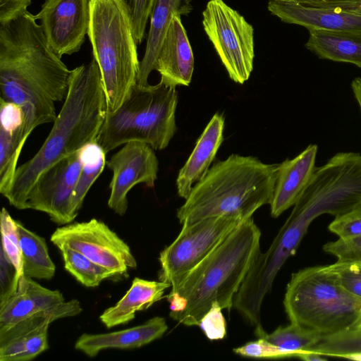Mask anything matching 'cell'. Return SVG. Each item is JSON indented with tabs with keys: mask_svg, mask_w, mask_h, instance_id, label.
I'll return each mask as SVG.
<instances>
[{
	"mask_svg": "<svg viewBox=\"0 0 361 361\" xmlns=\"http://www.w3.org/2000/svg\"><path fill=\"white\" fill-rule=\"evenodd\" d=\"M106 165L113 174L108 206L117 214L123 216L128 205V193L135 185L143 183L149 188L154 186L159 161L150 145L132 141L114 154Z\"/></svg>",
	"mask_w": 361,
	"mask_h": 361,
	"instance_id": "12",
	"label": "cell"
},
{
	"mask_svg": "<svg viewBox=\"0 0 361 361\" xmlns=\"http://www.w3.org/2000/svg\"><path fill=\"white\" fill-rule=\"evenodd\" d=\"M82 311L77 299L33 314L0 332V361H29L49 348V324Z\"/></svg>",
	"mask_w": 361,
	"mask_h": 361,
	"instance_id": "13",
	"label": "cell"
},
{
	"mask_svg": "<svg viewBox=\"0 0 361 361\" xmlns=\"http://www.w3.org/2000/svg\"><path fill=\"white\" fill-rule=\"evenodd\" d=\"M233 352L240 356L255 358L290 357L289 354L263 338L235 348Z\"/></svg>",
	"mask_w": 361,
	"mask_h": 361,
	"instance_id": "34",
	"label": "cell"
},
{
	"mask_svg": "<svg viewBox=\"0 0 361 361\" xmlns=\"http://www.w3.org/2000/svg\"><path fill=\"white\" fill-rule=\"evenodd\" d=\"M353 329L361 330V319L357 322V324H356L355 327Z\"/></svg>",
	"mask_w": 361,
	"mask_h": 361,
	"instance_id": "44",
	"label": "cell"
},
{
	"mask_svg": "<svg viewBox=\"0 0 361 361\" xmlns=\"http://www.w3.org/2000/svg\"><path fill=\"white\" fill-rule=\"evenodd\" d=\"M328 228L338 238L361 234V204L344 214L335 217Z\"/></svg>",
	"mask_w": 361,
	"mask_h": 361,
	"instance_id": "36",
	"label": "cell"
},
{
	"mask_svg": "<svg viewBox=\"0 0 361 361\" xmlns=\"http://www.w3.org/2000/svg\"><path fill=\"white\" fill-rule=\"evenodd\" d=\"M20 276L3 250L0 251V305L6 302L17 291Z\"/></svg>",
	"mask_w": 361,
	"mask_h": 361,
	"instance_id": "35",
	"label": "cell"
},
{
	"mask_svg": "<svg viewBox=\"0 0 361 361\" xmlns=\"http://www.w3.org/2000/svg\"><path fill=\"white\" fill-rule=\"evenodd\" d=\"M305 47L319 59L361 68V30H310Z\"/></svg>",
	"mask_w": 361,
	"mask_h": 361,
	"instance_id": "24",
	"label": "cell"
},
{
	"mask_svg": "<svg viewBox=\"0 0 361 361\" xmlns=\"http://www.w3.org/2000/svg\"><path fill=\"white\" fill-rule=\"evenodd\" d=\"M167 329L165 319L157 316L142 324L121 331L82 334L76 341L75 348L90 357L106 349L137 348L161 338Z\"/></svg>",
	"mask_w": 361,
	"mask_h": 361,
	"instance_id": "20",
	"label": "cell"
},
{
	"mask_svg": "<svg viewBox=\"0 0 361 361\" xmlns=\"http://www.w3.org/2000/svg\"><path fill=\"white\" fill-rule=\"evenodd\" d=\"M268 10L282 22L310 30H361V15L312 5L301 0H269Z\"/></svg>",
	"mask_w": 361,
	"mask_h": 361,
	"instance_id": "15",
	"label": "cell"
},
{
	"mask_svg": "<svg viewBox=\"0 0 361 361\" xmlns=\"http://www.w3.org/2000/svg\"><path fill=\"white\" fill-rule=\"evenodd\" d=\"M296 357L305 361H325L327 360L326 356L310 350L299 353Z\"/></svg>",
	"mask_w": 361,
	"mask_h": 361,
	"instance_id": "40",
	"label": "cell"
},
{
	"mask_svg": "<svg viewBox=\"0 0 361 361\" xmlns=\"http://www.w3.org/2000/svg\"><path fill=\"white\" fill-rule=\"evenodd\" d=\"M170 287L166 282L135 278L126 293L114 306L105 310L99 319L107 328L127 324L135 318L137 312L147 310L161 300L165 290Z\"/></svg>",
	"mask_w": 361,
	"mask_h": 361,
	"instance_id": "23",
	"label": "cell"
},
{
	"mask_svg": "<svg viewBox=\"0 0 361 361\" xmlns=\"http://www.w3.org/2000/svg\"><path fill=\"white\" fill-rule=\"evenodd\" d=\"M194 56L180 16L173 17L154 63V70L164 84L188 86L194 71Z\"/></svg>",
	"mask_w": 361,
	"mask_h": 361,
	"instance_id": "16",
	"label": "cell"
},
{
	"mask_svg": "<svg viewBox=\"0 0 361 361\" xmlns=\"http://www.w3.org/2000/svg\"><path fill=\"white\" fill-rule=\"evenodd\" d=\"M351 88L361 112V77H357L353 80Z\"/></svg>",
	"mask_w": 361,
	"mask_h": 361,
	"instance_id": "41",
	"label": "cell"
},
{
	"mask_svg": "<svg viewBox=\"0 0 361 361\" xmlns=\"http://www.w3.org/2000/svg\"><path fill=\"white\" fill-rule=\"evenodd\" d=\"M28 137L21 108L0 98V192L3 196L10 189Z\"/></svg>",
	"mask_w": 361,
	"mask_h": 361,
	"instance_id": "18",
	"label": "cell"
},
{
	"mask_svg": "<svg viewBox=\"0 0 361 361\" xmlns=\"http://www.w3.org/2000/svg\"><path fill=\"white\" fill-rule=\"evenodd\" d=\"M308 1H313V2H326V1H337V0H305Z\"/></svg>",
	"mask_w": 361,
	"mask_h": 361,
	"instance_id": "43",
	"label": "cell"
},
{
	"mask_svg": "<svg viewBox=\"0 0 361 361\" xmlns=\"http://www.w3.org/2000/svg\"><path fill=\"white\" fill-rule=\"evenodd\" d=\"M301 1L314 6L341 10L361 15V0H337L326 2H313L305 0Z\"/></svg>",
	"mask_w": 361,
	"mask_h": 361,
	"instance_id": "39",
	"label": "cell"
},
{
	"mask_svg": "<svg viewBox=\"0 0 361 361\" xmlns=\"http://www.w3.org/2000/svg\"><path fill=\"white\" fill-rule=\"evenodd\" d=\"M106 154L97 141L86 145L80 150L82 165L71 203L74 219L78 216L88 191L106 164Z\"/></svg>",
	"mask_w": 361,
	"mask_h": 361,
	"instance_id": "26",
	"label": "cell"
},
{
	"mask_svg": "<svg viewBox=\"0 0 361 361\" xmlns=\"http://www.w3.org/2000/svg\"><path fill=\"white\" fill-rule=\"evenodd\" d=\"M1 249L5 255L16 268L20 276L23 275L21 251L16 220L13 219L6 208L0 214Z\"/></svg>",
	"mask_w": 361,
	"mask_h": 361,
	"instance_id": "30",
	"label": "cell"
},
{
	"mask_svg": "<svg viewBox=\"0 0 361 361\" xmlns=\"http://www.w3.org/2000/svg\"><path fill=\"white\" fill-rule=\"evenodd\" d=\"M243 221L221 216L182 224L176 238L159 254V280L176 286Z\"/></svg>",
	"mask_w": 361,
	"mask_h": 361,
	"instance_id": "9",
	"label": "cell"
},
{
	"mask_svg": "<svg viewBox=\"0 0 361 361\" xmlns=\"http://www.w3.org/2000/svg\"><path fill=\"white\" fill-rule=\"evenodd\" d=\"M326 357H344L354 353H361V330L350 329L335 334L322 336L309 348Z\"/></svg>",
	"mask_w": 361,
	"mask_h": 361,
	"instance_id": "29",
	"label": "cell"
},
{
	"mask_svg": "<svg viewBox=\"0 0 361 361\" xmlns=\"http://www.w3.org/2000/svg\"><path fill=\"white\" fill-rule=\"evenodd\" d=\"M23 274L37 279H51L56 266L49 255L46 240L16 220Z\"/></svg>",
	"mask_w": 361,
	"mask_h": 361,
	"instance_id": "25",
	"label": "cell"
},
{
	"mask_svg": "<svg viewBox=\"0 0 361 361\" xmlns=\"http://www.w3.org/2000/svg\"><path fill=\"white\" fill-rule=\"evenodd\" d=\"M277 166L238 154L216 162L178 209L180 224L221 216L251 218L259 207L270 204Z\"/></svg>",
	"mask_w": 361,
	"mask_h": 361,
	"instance_id": "4",
	"label": "cell"
},
{
	"mask_svg": "<svg viewBox=\"0 0 361 361\" xmlns=\"http://www.w3.org/2000/svg\"><path fill=\"white\" fill-rule=\"evenodd\" d=\"M81 165L79 150L46 169L29 190L25 209L44 212L59 225L73 221L71 203Z\"/></svg>",
	"mask_w": 361,
	"mask_h": 361,
	"instance_id": "11",
	"label": "cell"
},
{
	"mask_svg": "<svg viewBox=\"0 0 361 361\" xmlns=\"http://www.w3.org/2000/svg\"><path fill=\"white\" fill-rule=\"evenodd\" d=\"M318 147L309 145L295 158L278 164L271 201V216H279L293 207L309 183L316 168Z\"/></svg>",
	"mask_w": 361,
	"mask_h": 361,
	"instance_id": "17",
	"label": "cell"
},
{
	"mask_svg": "<svg viewBox=\"0 0 361 361\" xmlns=\"http://www.w3.org/2000/svg\"><path fill=\"white\" fill-rule=\"evenodd\" d=\"M224 117L222 114L216 113L178 172L176 187L179 197L185 200L192 188V185L200 180L207 173L224 140Z\"/></svg>",
	"mask_w": 361,
	"mask_h": 361,
	"instance_id": "21",
	"label": "cell"
},
{
	"mask_svg": "<svg viewBox=\"0 0 361 361\" xmlns=\"http://www.w3.org/2000/svg\"><path fill=\"white\" fill-rule=\"evenodd\" d=\"M177 104L175 87L136 83L116 110L106 111L97 142L106 153L132 141L163 149L177 130Z\"/></svg>",
	"mask_w": 361,
	"mask_h": 361,
	"instance_id": "7",
	"label": "cell"
},
{
	"mask_svg": "<svg viewBox=\"0 0 361 361\" xmlns=\"http://www.w3.org/2000/svg\"><path fill=\"white\" fill-rule=\"evenodd\" d=\"M71 73L30 12L0 25V98L21 108L27 135L54 123L55 103L64 101Z\"/></svg>",
	"mask_w": 361,
	"mask_h": 361,
	"instance_id": "1",
	"label": "cell"
},
{
	"mask_svg": "<svg viewBox=\"0 0 361 361\" xmlns=\"http://www.w3.org/2000/svg\"><path fill=\"white\" fill-rule=\"evenodd\" d=\"M343 358L361 361V353H354L345 355Z\"/></svg>",
	"mask_w": 361,
	"mask_h": 361,
	"instance_id": "42",
	"label": "cell"
},
{
	"mask_svg": "<svg viewBox=\"0 0 361 361\" xmlns=\"http://www.w3.org/2000/svg\"><path fill=\"white\" fill-rule=\"evenodd\" d=\"M56 246L66 245L94 262L111 270L116 276L135 268L130 247L103 221L92 219L60 226L51 235Z\"/></svg>",
	"mask_w": 361,
	"mask_h": 361,
	"instance_id": "10",
	"label": "cell"
},
{
	"mask_svg": "<svg viewBox=\"0 0 361 361\" xmlns=\"http://www.w3.org/2000/svg\"><path fill=\"white\" fill-rule=\"evenodd\" d=\"M322 249L335 256L337 261L361 262V234L338 238L335 241L325 243Z\"/></svg>",
	"mask_w": 361,
	"mask_h": 361,
	"instance_id": "32",
	"label": "cell"
},
{
	"mask_svg": "<svg viewBox=\"0 0 361 361\" xmlns=\"http://www.w3.org/2000/svg\"><path fill=\"white\" fill-rule=\"evenodd\" d=\"M63 302L61 292L48 289L23 274L20 277L16 293L0 305V332Z\"/></svg>",
	"mask_w": 361,
	"mask_h": 361,
	"instance_id": "19",
	"label": "cell"
},
{
	"mask_svg": "<svg viewBox=\"0 0 361 361\" xmlns=\"http://www.w3.org/2000/svg\"><path fill=\"white\" fill-rule=\"evenodd\" d=\"M106 111L101 73L93 58L71 70L67 95L49 135L34 157L17 168L4 195L10 204L25 209L29 190L46 169L97 141Z\"/></svg>",
	"mask_w": 361,
	"mask_h": 361,
	"instance_id": "2",
	"label": "cell"
},
{
	"mask_svg": "<svg viewBox=\"0 0 361 361\" xmlns=\"http://www.w3.org/2000/svg\"><path fill=\"white\" fill-rule=\"evenodd\" d=\"M341 284L361 299V262L336 261L329 264Z\"/></svg>",
	"mask_w": 361,
	"mask_h": 361,
	"instance_id": "31",
	"label": "cell"
},
{
	"mask_svg": "<svg viewBox=\"0 0 361 361\" xmlns=\"http://www.w3.org/2000/svg\"><path fill=\"white\" fill-rule=\"evenodd\" d=\"M192 8L190 4L185 0H154L145 51L140 61L137 84H148V77L154 71L155 61L173 17L187 15Z\"/></svg>",
	"mask_w": 361,
	"mask_h": 361,
	"instance_id": "22",
	"label": "cell"
},
{
	"mask_svg": "<svg viewBox=\"0 0 361 361\" xmlns=\"http://www.w3.org/2000/svg\"><path fill=\"white\" fill-rule=\"evenodd\" d=\"M255 333L258 338H263L278 346L288 353L290 357H296L299 353L309 350L322 337L314 331L291 322L287 326H279L270 334L264 329Z\"/></svg>",
	"mask_w": 361,
	"mask_h": 361,
	"instance_id": "27",
	"label": "cell"
},
{
	"mask_svg": "<svg viewBox=\"0 0 361 361\" xmlns=\"http://www.w3.org/2000/svg\"><path fill=\"white\" fill-rule=\"evenodd\" d=\"M39 20L47 41L61 59L78 52L85 42L90 22V0H45Z\"/></svg>",
	"mask_w": 361,
	"mask_h": 361,
	"instance_id": "14",
	"label": "cell"
},
{
	"mask_svg": "<svg viewBox=\"0 0 361 361\" xmlns=\"http://www.w3.org/2000/svg\"><path fill=\"white\" fill-rule=\"evenodd\" d=\"M87 35L106 96L116 110L137 83L140 61L128 8L123 0H90Z\"/></svg>",
	"mask_w": 361,
	"mask_h": 361,
	"instance_id": "5",
	"label": "cell"
},
{
	"mask_svg": "<svg viewBox=\"0 0 361 361\" xmlns=\"http://www.w3.org/2000/svg\"><path fill=\"white\" fill-rule=\"evenodd\" d=\"M202 25L230 78L243 84L253 69L252 25L223 0H210L207 4Z\"/></svg>",
	"mask_w": 361,
	"mask_h": 361,
	"instance_id": "8",
	"label": "cell"
},
{
	"mask_svg": "<svg viewBox=\"0 0 361 361\" xmlns=\"http://www.w3.org/2000/svg\"><path fill=\"white\" fill-rule=\"evenodd\" d=\"M187 3H189L190 4V2L192 1V0H185Z\"/></svg>",
	"mask_w": 361,
	"mask_h": 361,
	"instance_id": "45",
	"label": "cell"
},
{
	"mask_svg": "<svg viewBox=\"0 0 361 361\" xmlns=\"http://www.w3.org/2000/svg\"><path fill=\"white\" fill-rule=\"evenodd\" d=\"M32 0H0V25L6 24L26 12Z\"/></svg>",
	"mask_w": 361,
	"mask_h": 361,
	"instance_id": "38",
	"label": "cell"
},
{
	"mask_svg": "<svg viewBox=\"0 0 361 361\" xmlns=\"http://www.w3.org/2000/svg\"><path fill=\"white\" fill-rule=\"evenodd\" d=\"M283 306L290 322L322 336L353 329L361 319V299L341 284L329 265L293 273Z\"/></svg>",
	"mask_w": 361,
	"mask_h": 361,
	"instance_id": "6",
	"label": "cell"
},
{
	"mask_svg": "<svg viewBox=\"0 0 361 361\" xmlns=\"http://www.w3.org/2000/svg\"><path fill=\"white\" fill-rule=\"evenodd\" d=\"M131 18L133 35L137 44L144 39L147 21L154 0H123Z\"/></svg>",
	"mask_w": 361,
	"mask_h": 361,
	"instance_id": "33",
	"label": "cell"
},
{
	"mask_svg": "<svg viewBox=\"0 0 361 361\" xmlns=\"http://www.w3.org/2000/svg\"><path fill=\"white\" fill-rule=\"evenodd\" d=\"M221 310L216 302L213 303L200 322L198 326L209 340L223 339L226 334V320Z\"/></svg>",
	"mask_w": 361,
	"mask_h": 361,
	"instance_id": "37",
	"label": "cell"
},
{
	"mask_svg": "<svg viewBox=\"0 0 361 361\" xmlns=\"http://www.w3.org/2000/svg\"><path fill=\"white\" fill-rule=\"evenodd\" d=\"M261 231L252 217L244 220L166 295L170 317L185 326H198L216 302L230 310L233 299L260 252Z\"/></svg>",
	"mask_w": 361,
	"mask_h": 361,
	"instance_id": "3",
	"label": "cell"
},
{
	"mask_svg": "<svg viewBox=\"0 0 361 361\" xmlns=\"http://www.w3.org/2000/svg\"><path fill=\"white\" fill-rule=\"evenodd\" d=\"M58 248L62 255L65 269L85 286L97 287L103 280L116 276L111 270L66 245H61Z\"/></svg>",
	"mask_w": 361,
	"mask_h": 361,
	"instance_id": "28",
	"label": "cell"
}]
</instances>
